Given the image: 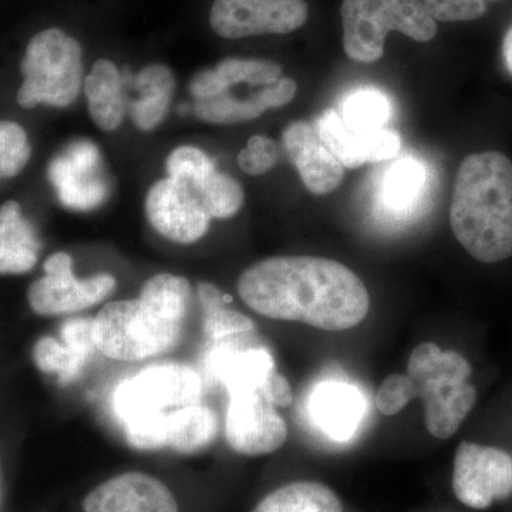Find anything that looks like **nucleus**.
<instances>
[{
  "label": "nucleus",
  "instance_id": "8",
  "mask_svg": "<svg viewBox=\"0 0 512 512\" xmlns=\"http://www.w3.org/2000/svg\"><path fill=\"white\" fill-rule=\"evenodd\" d=\"M43 269L45 276L33 282L28 291L30 308L40 316L86 311L106 301L117 288L116 278L109 274L76 278L72 256L66 252L50 255Z\"/></svg>",
  "mask_w": 512,
  "mask_h": 512
},
{
  "label": "nucleus",
  "instance_id": "22",
  "mask_svg": "<svg viewBox=\"0 0 512 512\" xmlns=\"http://www.w3.org/2000/svg\"><path fill=\"white\" fill-rule=\"evenodd\" d=\"M251 512H343V505L328 485L296 481L266 495Z\"/></svg>",
  "mask_w": 512,
  "mask_h": 512
},
{
  "label": "nucleus",
  "instance_id": "1",
  "mask_svg": "<svg viewBox=\"0 0 512 512\" xmlns=\"http://www.w3.org/2000/svg\"><path fill=\"white\" fill-rule=\"evenodd\" d=\"M238 293L258 315L328 332L356 328L370 311L365 282L348 266L319 256L262 259L239 276Z\"/></svg>",
  "mask_w": 512,
  "mask_h": 512
},
{
  "label": "nucleus",
  "instance_id": "13",
  "mask_svg": "<svg viewBox=\"0 0 512 512\" xmlns=\"http://www.w3.org/2000/svg\"><path fill=\"white\" fill-rule=\"evenodd\" d=\"M144 207L154 231L175 244H195L210 231L212 218L201 198L173 178L151 185Z\"/></svg>",
  "mask_w": 512,
  "mask_h": 512
},
{
  "label": "nucleus",
  "instance_id": "27",
  "mask_svg": "<svg viewBox=\"0 0 512 512\" xmlns=\"http://www.w3.org/2000/svg\"><path fill=\"white\" fill-rule=\"evenodd\" d=\"M214 69L227 90L237 84L265 87L278 82L282 77L281 64L265 59L227 57V59L221 60Z\"/></svg>",
  "mask_w": 512,
  "mask_h": 512
},
{
  "label": "nucleus",
  "instance_id": "36",
  "mask_svg": "<svg viewBox=\"0 0 512 512\" xmlns=\"http://www.w3.org/2000/svg\"><path fill=\"white\" fill-rule=\"evenodd\" d=\"M228 92L215 69H204L191 79L190 93L195 100H210Z\"/></svg>",
  "mask_w": 512,
  "mask_h": 512
},
{
  "label": "nucleus",
  "instance_id": "6",
  "mask_svg": "<svg viewBox=\"0 0 512 512\" xmlns=\"http://www.w3.org/2000/svg\"><path fill=\"white\" fill-rule=\"evenodd\" d=\"M343 49L359 63H375L384 55L390 32L430 42L437 35V22L423 0H343L340 6Z\"/></svg>",
  "mask_w": 512,
  "mask_h": 512
},
{
  "label": "nucleus",
  "instance_id": "26",
  "mask_svg": "<svg viewBox=\"0 0 512 512\" xmlns=\"http://www.w3.org/2000/svg\"><path fill=\"white\" fill-rule=\"evenodd\" d=\"M339 114L355 130L377 131L386 128L392 109L390 101L379 90L360 89L346 97Z\"/></svg>",
  "mask_w": 512,
  "mask_h": 512
},
{
  "label": "nucleus",
  "instance_id": "2",
  "mask_svg": "<svg viewBox=\"0 0 512 512\" xmlns=\"http://www.w3.org/2000/svg\"><path fill=\"white\" fill-rule=\"evenodd\" d=\"M191 301L184 276H151L134 299L107 303L92 320L94 348L120 362H140L173 348Z\"/></svg>",
  "mask_w": 512,
  "mask_h": 512
},
{
  "label": "nucleus",
  "instance_id": "38",
  "mask_svg": "<svg viewBox=\"0 0 512 512\" xmlns=\"http://www.w3.org/2000/svg\"><path fill=\"white\" fill-rule=\"evenodd\" d=\"M198 296H200V301L202 305V309L204 311H210V309L218 308V306H224L225 295L217 288V286L210 284V282H201L198 285Z\"/></svg>",
  "mask_w": 512,
  "mask_h": 512
},
{
  "label": "nucleus",
  "instance_id": "37",
  "mask_svg": "<svg viewBox=\"0 0 512 512\" xmlns=\"http://www.w3.org/2000/svg\"><path fill=\"white\" fill-rule=\"evenodd\" d=\"M264 393L276 407H289L293 402L291 383L276 370L265 383Z\"/></svg>",
  "mask_w": 512,
  "mask_h": 512
},
{
  "label": "nucleus",
  "instance_id": "18",
  "mask_svg": "<svg viewBox=\"0 0 512 512\" xmlns=\"http://www.w3.org/2000/svg\"><path fill=\"white\" fill-rule=\"evenodd\" d=\"M83 90L94 124L103 131L117 130L127 110L119 67L109 59L97 60L84 79Z\"/></svg>",
  "mask_w": 512,
  "mask_h": 512
},
{
  "label": "nucleus",
  "instance_id": "7",
  "mask_svg": "<svg viewBox=\"0 0 512 512\" xmlns=\"http://www.w3.org/2000/svg\"><path fill=\"white\" fill-rule=\"evenodd\" d=\"M20 70L25 82L18 92L19 106L33 109L46 104L64 109L82 92V45L62 29L42 30L30 39Z\"/></svg>",
  "mask_w": 512,
  "mask_h": 512
},
{
  "label": "nucleus",
  "instance_id": "17",
  "mask_svg": "<svg viewBox=\"0 0 512 512\" xmlns=\"http://www.w3.org/2000/svg\"><path fill=\"white\" fill-rule=\"evenodd\" d=\"M298 84L292 77L282 76L278 82L261 87L251 96L239 99L228 92L210 100H195L194 116L205 123L239 124L258 119L268 110L281 109L295 99Z\"/></svg>",
  "mask_w": 512,
  "mask_h": 512
},
{
  "label": "nucleus",
  "instance_id": "3",
  "mask_svg": "<svg viewBox=\"0 0 512 512\" xmlns=\"http://www.w3.org/2000/svg\"><path fill=\"white\" fill-rule=\"evenodd\" d=\"M454 237L483 264L512 256V161L498 151L464 158L450 205Z\"/></svg>",
  "mask_w": 512,
  "mask_h": 512
},
{
  "label": "nucleus",
  "instance_id": "24",
  "mask_svg": "<svg viewBox=\"0 0 512 512\" xmlns=\"http://www.w3.org/2000/svg\"><path fill=\"white\" fill-rule=\"evenodd\" d=\"M274 357L262 349L235 352L222 360L218 375L227 386L234 389H264L269 376L275 372Z\"/></svg>",
  "mask_w": 512,
  "mask_h": 512
},
{
  "label": "nucleus",
  "instance_id": "32",
  "mask_svg": "<svg viewBox=\"0 0 512 512\" xmlns=\"http://www.w3.org/2000/svg\"><path fill=\"white\" fill-rule=\"evenodd\" d=\"M501 0H423L433 19L439 22H471L483 18L493 3Z\"/></svg>",
  "mask_w": 512,
  "mask_h": 512
},
{
  "label": "nucleus",
  "instance_id": "39",
  "mask_svg": "<svg viewBox=\"0 0 512 512\" xmlns=\"http://www.w3.org/2000/svg\"><path fill=\"white\" fill-rule=\"evenodd\" d=\"M503 56L505 64H507L508 69L512 72V26L504 37Z\"/></svg>",
  "mask_w": 512,
  "mask_h": 512
},
{
  "label": "nucleus",
  "instance_id": "25",
  "mask_svg": "<svg viewBox=\"0 0 512 512\" xmlns=\"http://www.w3.org/2000/svg\"><path fill=\"white\" fill-rule=\"evenodd\" d=\"M426 183V171L420 161L404 157L387 171L382 185V198L394 211L409 210L420 197Z\"/></svg>",
  "mask_w": 512,
  "mask_h": 512
},
{
  "label": "nucleus",
  "instance_id": "19",
  "mask_svg": "<svg viewBox=\"0 0 512 512\" xmlns=\"http://www.w3.org/2000/svg\"><path fill=\"white\" fill-rule=\"evenodd\" d=\"M35 228L22 214L19 202L0 205V274H25L39 258Z\"/></svg>",
  "mask_w": 512,
  "mask_h": 512
},
{
  "label": "nucleus",
  "instance_id": "10",
  "mask_svg": "<svg viewBox=\"0 0 512 512\" xmlns=\"http://www.w3.org/2000/svg\"><path fill=\"white\" fill-rule=\"evenodd\" d=\"M306 0H214L210 25L215 35L237 40L288 35L308 22Z\"/></svg>",
  "mask_w": 512,
  "mask_h": 512
},
{
  "label": "nucleus",
  "instance_id": "20",
  "mask_svg": "<svg viewBox=\"0 0 512 512\" xmlns=\"http://www.w3.org/2000/svg\"><path fill=\"white\" fill-rule=\"evenodd\" d=\"M140 97L128 106L131 120L141 131H153L163 123L175 92L173 70L163 63H151L134 77Z\"/></svg>",
  "mask_w": 512,
  "mask_h": 512
},
{
  "label": "nucleus",
  "instance_id": "14",
  "mask_svg": "<svg viewBox=\"0 0 512 512\" xmlns=\"http://www.w3.org/2000/svg\"><path fill=\"white\" fill-rule=\"evenodd\" d=\"M84 512H180L173 491L150 474L128 471L94 487Z\"/></svg>",
  "mask_w": 512,
  "mask_h": 512
},
{
  "label": "nucleus",
  "instance_id": "29",
  "mask_svg": "<svg viewBox=\"0 0 512 512\" xmlns=\"http://www.w3.org/2000/svg\"><path fill=\"white\" fill-rule=\"evenodd\" d=\"M167 177L180 181L195 194L200 191L202 185L215 173L214 161L201 148L194 146H181L171 151L167 158ZM198 195V194H197Z\"/></svg>",
  "mask_w": 512,
  "mask_h": 512
},
{
  "label": "nucleus",
  "instance_id": "23",
  "mask_svg": "<svg viewBox=\"0 0 512 512\" xmlns=\"http://www.w3.org/2000/svg\"><path fill=\"white\" fill-rule=\"evenodd\" d=\"M312 404L316 419L336 439H346L362 417V399L346 384L320 387Z\"/></svg>",
  "mask_w": 512,
  "mask_h": 512
},
{
  "label": "nucleus",
  "instance_id": "5",
  "mask_svg": "<svg viewBox=\"0 0 512 512\" xmlns=\"http://www.w3.org/2000/svg\"><path fill=\"white\" fill-rule=\"evenodd\" d=\"M406 375L414 394L423 399L424 420L431 436L453 437L477 403V389L470 383L473 367L456 350H441L436 343L413 349Z\"/></svg>",
  "mask_w": 512,
  "mask_h": 512
},
{
  "label": "nucleus",
  "instance_id": "33",
  "mask_svg": "<svg viewBox=\"0 0 512 512\" xmlns=\"http://www.w3.org/2000/svg\"><path fill=\"white\" fill-rule=\"evenodd\" d=\"M279 151L274 140L266 136L249 138L238 154V165L245 174L264 175L278 163Z\"/></svg>",
  "mask_w": 512,
  "mask_h": 512
},
{
  "label": "nucleus",
  "instance_id": "35",
  "mask_svg": "<svg viewBox=\"0 0 512 512\" xmlns=\"http://www.w3.org/2000/svg\"><path fill=\"white\" fill-rule=\"evenodd\" d=\"M204 313V330L211 339L227 338L235 333L252 332L255 329V323L249 316L225 305Z\"/></svg>",
  "mask_w": 512,
  "mask_h": 512
},
{
  "label": "nucleus",
  "instance_id": "12",
  "mask_svg": "<svg viewBox=\"0 0 512 512\" xmlns=\"http://www.w3.org/2000/svg\"><path fill=\"white\" fill-rule=\"evenodd\" d=\"M453 491L474 510L507 500L512 495V457L501 448L463 441L454 457Z\"/></svg>",
  "mask_w": 512,
  "mask_h": 512
},
{
  "label": "nucleus",
  "instance_id": "16",
  "mask_svg": "<svg viewBox=\"0 0 512 512\" xmlns=\"http://www.w3.org/2000/svg\"><path fill=\"white\" fill-rule=\"evenodd\" d=\"M282 143L303 184L313 195H328L342 184L345 167L325 146L315 124L293 121L285 128Z\"/></svg>",
  "mask_w": 512,
  "mask_h": 512
},
{
  "label": "nucleus",
  "instance_id": "31",
  "mask_svg": "<svg viewBox=\"0 0 512 512\" xmlns=\"http://www.w3.org/2000/svg\"><path fill=\"white\" fill-rule=\"evenodd\" d=\"M32 156L25 128L15 121H0V178L22 173Z\"/></svg>",
  "mask_w": 512,
  "mask_h": 512
},
{
  "label": "nucleus",
  "instance_id": "4",
  "mask_svg": "<svg viewBox=\"0 0 512 512\" xmlns=\"http://www.w3.org/2000/svg\"><path fill=\"white\" fill-rule=\"evenodd\" d=\"M200 376L181 363H161L123 380L113 394V410L130 446L138 450L165 447L168 414L200 403Z\"/></svg>",
  "mask_w": 512,
  "mask_h": 512
},
{
  "label": "nucleus",
  "instance_id": "28",
  "mask_svg": "<svg viewBox=\"0 0 512 512\" xmlns=\"http://www.w3.org/2000/svg\"><path fill=\"white\" fill-rule=\"evenodd\" d=\"M198 197L207 208L212 220H228L244 207L245 192L231 175L214 173L198 191Z\"/></svg>",
  "mask_w": 512,
  "mask_h": 512
},
{
  "label": "nucleus",
  "instance_id": "9",
  "mask_svg": "<svg viewBox=\"0 0 512 512\" xmlns=\"http://www.w3.org/2000/svg\"><path fill=\"white\" fill-rule=\"evenodd\" d=\"M225 436L232 450L244 456L275 453L288 439V426L264 389L228 390Z\"/></svg>",
  "mask_w": 512,
  "mask_h": 512
},
{
  "label": "nucleus",
  "instance_id": "11",
  "mask_svg": "<svg viewBox=\"0 0 512 512\" xmlns=\"http://www.w3.org/2000/svg\"><path fill=\"white\" fill-rule=\"evenodd\" d=\"M47 177L64 207L90 211L110 197L111 183L100 148L86 138L63 148L47 167Z\"/></svg>",
  "mask_w": 512,
  "mask_h": 512
},
{
  "label": "nucleus",
  "instance_id": "15",
  "mask_svg": "<svg viewBox=\"0 0 512 512\" xmlns=\"http://www.w3.org/2000/svg\"><path fill=\"white\" fill-rule=\"evenodd\" d=\"M315 127L330 153L350 170L367 163L392 160L402 147V138L392 128L355 130L342 120L339 111L335 109L323 111Z\"/></svg>",
  "mask_w": 512,
  "mask_h": 512
},
{
  "label": "nucleus",
  "instance_id": "30",
  "mask_svg": "<svg viewBox=\"0 0 512 512\" xmlns=\"http://www.w3.org/2000/svg\"><path fill=\"white\" fill-rule=\"evenodd\" d=\"M33 359L42 372L59 376L63 383L76 379L86 363L66 343L59 342L52 336L37 340Z\"/></svg>",
  "mask_w": 512,
  "mask_h": 512
},
{
  "label": "nucleus",
  "instance_id": "34",
  "mask_svg": "<svg viewBox=\"0 0 512 512\" xmlns=\"http://www.w3.org/2000/svg\"><path fill=\"white\" fill-rule=\"evenodd\" d=\"M416 399L412 380L407 375H390L380 384L376 394L377 410L384 416H396Z\"/></svg>",
  "mask_w": 512,
  "mask_h": 512
},
{
  "label": "nucleus",
  "instance_id": "21",
  "mask_svg": "<svg viewBox=\"0 0 512 512\" xmlns=\"http://www.w3.org/2000/svg\"><path fill=\"white\" fill-rule=\"evenodd\" d=\"M218 417L202 403L190 404L168 414L165 447L180 454H195L211 446L218 436Z\"/></svg>",
  "mask_w": 512,
  "mask_h": 512
}]
</instances>
